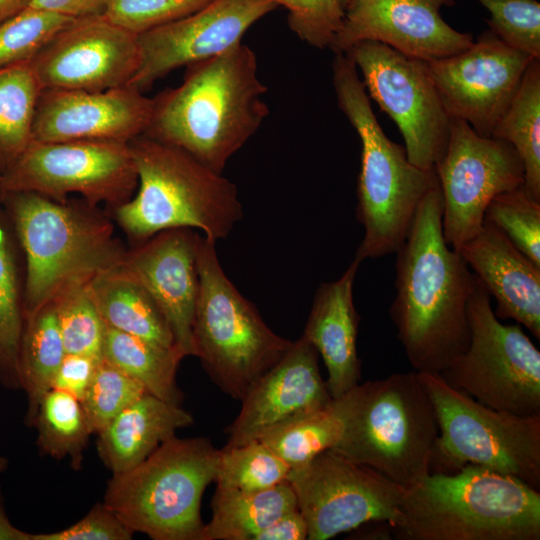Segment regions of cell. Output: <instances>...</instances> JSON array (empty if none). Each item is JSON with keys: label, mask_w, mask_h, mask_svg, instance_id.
<instances>
[{"label": "cell", "mask_w": 540, "mask_h": 540, "mask_svg": "<svg viewBox=\"0 0 540 540\" xmlns=\"http://www.w3.org/2000/svg\"><path fill=\"white\" fill-rule=\"evenodd\" d=\"M255 52L242 42L186 66L182 83L153 98L144 135L222 173L269 114Z\"/></svg>", "instance_id": "7a4b0ae2"}, {"label": "cell", "mask_w": 540, "mask_h": 540, "mask_svg": "<svg viewBox=\"0 0 540 540\" xmlns=\"http://www.w3.org/2000/svg\"><path fill=\"white\" fill-rule=\"evenodd\" d=\"M287 480L306 520L309 540H327L367 523L391 526L399 516L404 488L332 449L290 469Z\"/></svg>", "instance_id": "9a60e30c"}, {"label": "cell", "mask_w": 540, "mask_h": 540, "mask_svg": "<svg viewBox=\"0 0 540 540\" xmlns=\"http://www.w3.org/2000/svg\"><path fill=\"white\" fill-rule=\"evenodd\" d=\"M491 137L510 143L524 166L523 187L540 202V59H532Z\"/></svg>", "instance_id": "f546056e"}, {"label": "cell", "mask_w": 540, "mask_h": 540, "mask_svg": "<svg viewBox=\"0 0 540 540\" xmlns=\"http://www.w3.org/2000/svg\"><path fill=\"white\" fill-rule=\"evenodd\" d=\"M484 221L540 266V202L530 198L523 185L496 195L486 207Z\"/></svg>", "instance_id": "74e56055"}, {"label": "cell", "mask_w": 540, "mask_h": 540, "mask_svg": "<svg viewBox=\"0 0 540 540\" xmlns=\"http://www.w3.org/2000/svg\"><path fill=\"white\" fill-rule=\"evenodd\" d=\"M212 0H108L103 16L140 35L187 16Z\"/></svg>", "instance_id": "b9f144b4"}, {"label": "cell", "mask_w": 540, "mask_h": 540, "mask_svg": "<svg viewBox=\"0 0 540 540\" xmlns=\"http://www.w3.org/2000/svg\"><path fill=\"white\" fill-rule=\"evenodd\" d=\"M277 6L268 0H212L178 20L138 35L140 61L129 83L140 91L182 66L217 56Z\"/></svg>", "instance_id": "ac0fdd59"}, {"label": "cell", "mask_w": 540, "mask_h": 540, "mask_svg": "<svg viewBox=\"0 0 540 540\" xmlns=\"http://www.w3.org/2000/svg\"><path fill=\"white\" fill-rule=\"evenodd\" d=\"M437 182L419 204L396 257L390 317L416 372L440 374L467 347L475 276L445 240Z\"/></svg>", "instance_id": "6da1fadb"}, {"label": "cell", "mask_w": 540, "mask_h": 540, "mask_svg": "<svg viewBox=\"0 0 540 540\" xmlns=\"http://www.w3.org/2000/svg\"><path fill=\"white\" fill-rule=\"evenodd\" d=\"M138 35L103 15L74 19L29 62L42 90L104 91L129 85Z\"/></svg>", "instance_id": "e0dca14e"}, {"label": "cell", "mask_w": 540, "mask_h": 540, "mask_svg": "<svg viewBox=\"0 0 540 540\" xmlns=\"http://www.w3.org/2000/svg\"><path fill=\"white\" fill-rule=\"evenodd\" d=\"M1 196L26 257L25 318L71 284L122 263L126 252L99 214L33 192Z\"/></svg>", "instance_id": "52a82bcc"}, {"label": "cell", "mask_w": 540, "mask_h": 540, "mask_svg": "<svg viewBox=\"0 0 540 540\" xmlns=\"http://www.w3.org/2000/svg\"><path fill=\"white\" fill-rule=\"evenodd\" d=\"M318 352L302 336L248 390L240 412L227 427L225 448L258 440L269 429L294 417L328 407Z\"/></svg>", "instance_id": "7402d4cb"}, {"label": "cell", "mask_w": 540, "mask_h": 540, "mask_svg": "<svg viewBox=\"0 0 540 540\" xmlns=\"http://www.w3.org/2000/svg\"><path fill=\"white\" fill-rule=\"evenodd\" d=\"M32 533L16 527L8 517L0 488V540H32Z\"/></svg>", "instance_id": "7dc6e473"}, {"label": "cell", "mask_w": 540, "mask_h": 540, "mask_svg": "<svg viewBox=\"0 0 540 540\" xmlns=\"http://www.w3.org/2000/svg\"><path fill=\"white\" fill-rule=\"evenodd\" d=\"M88 286L107 326L166 348H177L162 311L121 264L94 276Z\"/></svg>", "instance_id": "484cf974"}, {"label": "cell", "mask_w": 540, "mask_h": 540, "mask_svg": "<svg viewBox=\"0 0 540 540\" xmlns=\"http://www.w3.org/2000/svg\"><path fill=\"white\" fill-rule=\"evenodd\" d=\"M193 421L180 405L146 392L97 433L98 456L112 474L126 471Z\"/></svg>", "instance_id": "d4e9b609"}, {"label": "cell", "mask_w": 540, "mask_h": 540, "mask_svg": "<svg viewBox=\"0 0 540 540\" xmlns=\"http://www.w3.org/2000/svg\"><path fill=\"white\" fill-rule=\"evenodd\" d=\"M434 169L443 201V235L455 250L480 232L496 195L524 184L523 163L510 143L481 136L453 117L446 150Z\"/></svg>", "instance_id": "5bb4252c"}, {"label": "cell", "mask_w": 540, "mask_h": 540, "mask_svg": "<svg viewBox=\"0 0 540 540\" xmlns=\"http://www.w3.org/2000/svg\"><path fill=\"white\" fill-rule=\"evenodd\" d=\"M454 5L455 0H348L328 48L344 54L359 42L376 41L423 61L458 54L474 43V37L442 17V8Z\"/></svg>", "instance_id": "d6986e66"}, {"label": "cell", "mask_w": 540, "mask_h": 540, "mask_svg": "<svg viewBox=\"0 0 540 540\" xmlns=\"http://www.w3.org/2000/svg\"><path fill=\"white\" fill-rule=\"evenodd\" d=\"M24 322L14 253L0 224V384L9 390L21 389L18 355Z\"/></svg>", "instance_id": "836d02e7"}, {"label": "cell", "mask_w": 540, "mask_h": 540, "mask_svg": "<svg viewBox=\"0 0 540 540\" xmlns=\"http://www.w3.org/2000/svg\"><path fill=\"white\" fill-rule=\"evenodd\" d=\"M88 283L71 284L51 302L66 353L101 360L106 323L93 301Z\"/></svg>", "instance_id": "e575fe53"}, {"label": "cell", "mask_w": 540, "mask_h": 540, "mask_svg": "<svg viewBox=\"0 0 540 540\" xmlns=\"http://www.w3.org/2000/svg\"><path fill=\"white\" fill-rule=\"evenodd\" d=\"M200 235L190 228L161 231L126 252L121 263L156 302L184 357L196 354L193 325L199 291Z\"/></svg>", "instance_id": "44dd1931"}, {"label": "cell", "mask_w": 540, "mask_h": 540, "mask_svg": "<svg viewBox=\"0 0 540 540\" xmlns=\"http://www.w3.org/2000/svg\"><path fill=\"white\" fill-rule=\"evenodd\" d=\"M360 263L354 258L341 277L317 288L301 335L322 357L328 373L325 382L333 399L346 394L361 379L357 353L360 316L353 300Z\"/></svg>", "instance_id": "cb8c5ba5"}, {"label": "cell", "mask_w": 540, "mask_h": 540, "mask_svg": "<svg viewBox=\"0 0 540 540\" xmlns=\"http://www.w3.org/2000/svg\"><path fill=\"white\" fill-rule=\"evenodd\" d=\"M153 99L132 86L104 91L42 90L32 141L130 142L150 124Z\"/></svg>", "instance_id": "ffe728a7"}, {"label": "cell", "mask_w": 540, "mask_h": 540, "mask_svg": "<svg viewBox=\"0 0 540 540\" xmlns=\"http://www.w3.org/2000/svg\"><path fill=\"white\" fill-rule=\"evenodd\" d=\"M346 54L365 90L397 125L409 161L434 169L450 135V117L427 71L426 62L376 41H362Z\"/></svg>", "instance_id": "4fadbf2b"}, {"label": "cell", "mask_w": 540, "mask_h": 540, "mask_svg": "<svg viewBox=\"0 0 540 540\" xmlns=\"http://www.w3.org/2000/svg\"><path fill=\"white\" fill-rule=\"evenodd\" d=\"M332 73L338 106L361 142L356 217L364 236L354 258L362 262L400 248L420 202L438 179L435 169L412 164L405 147L386 136L360 74L346 54L335 55Z\"/></svg>", "instance_id": "277c9868"}, {"label": "cell", "mask_w": 540, "mask_h": 540, "mask_svg": "<svg viewBox=\"0 0 540 540\" xmlns=\"http://www.w3.org/2000/svg\"><path fill=\"white\" fill-rule=\"evenodd\" d=\"M489 13V30L510 48L540 59V2L475 0Z\"/></svg>", "instance_id": "ab89813d"}, {"label": "cell", "mask_w": 540, "mask_h": 540, "mask_svg": "<svg viewBox=\"0 0 540 540\" xmlns=\"http://www.w3.org/2000/svg\"><path fill=\"white\" fill-rule=\"evenodd\" d=\"M212 517L204 524L201 540H254L282 515L298 509L292 485L286 479L260 491L216 487Z\"/></svg>", "instance_id": "4316f807"}, {"label": "cell", "mask_w": 540, "mask_h": 540, "mask_svg": "<svg viewBox=\"0 0 540 540\" xmlns=\"http://www.w3.org/2000/svg\"><path fill=\"white\" fill-rule=\"evenodd\" d=\"M215 244L200 235L195 356L224 393L241 401L288 352L293 341L272 331L255 305L239 292L224 272Z\"/></svg>", "instance_id": "9c48e42d"}, {"label": "cell", "mask_w": 540, "mask_h": 540, "mask_svg": "<svg viewBox=\"0 0 540 540\" xmlns=\"http://www.w3.org/2000/svg\"><path fill=\"white\" fill-rule=\"evenodd\" d=\"M108 0H31L28 7L78 19L102 15Z\"/></svg>", "instance_id": "f6af8a7d"}, {"label": "cell", "mask_w": 540, "mask_h": 540, "mask_svg": "<svg viewBox=\"0 0 540 540\" xmlns=\"http://www.w3.org/2000/svg\"><path fill=\"white\" fill-rule=\"evenodd\" d=\"M99 361L86 355L66 353L55 374L52 388L64 391L81 401Z\"/></svg>", "instance_id": "ee69618b"}, {"label": "cell", "mask_w": 540, "mask_h": 540, "mask_svg": "<svg viewBox=\"0 0 540 540\" xmlns=\"http://www.w3.org/2000/svg\"><path fill=\"white\" fill-rule=\"evenodd\" d=\"M219 458L208 438L175 435L135 467L112 474L103 503L134 533L201 540V499L215 481Z\"/></svg>", "instance_id": "ba28073f"}, {"label": "cell", "mask_w": 540, "mask_h": 540, "mask_svg": "<svg viewBox=\"0 0 540 540\" xmlns=\"http://www.w3.org/2000/svg\"><path fill=\"white\" fill-rule=\"evenodd\" d=\"M490 298L475 276L467 308L468 345L440 375L490 408L540 415V352L520 325L497 318Z\"/></svg>", "instance_id": "8fae6325"}, {"label": "cell", "mask_w": 540, "mask_h": 540, "mask_svg": "<svg viewBox=\"0 0 540 540\" xmlns=\"http://www.w3.org/2000/svg\"><path fill=\"white\" fill-rule=\"evenodd\" d=\"M532 59L488 29L465 51L425 62L449 117L491 137Z\"/></svg>", "instance_id": "2e32d148"}, {"label": "cell", "mask_w": 540, "mask_h": 540, "mask_svg": "<svg viewBox=\"0 0 540 540\" xmlns=\"http://www.w3.org/2000/svg\"><path fill=\"white\" fill-rule=\"evenodd\" d=\"M66 355L52 302L25 318L18 355L21 389L27 396L25 422L32 426L38 405L52 389L55 374Z\"/></svg>", "instance_id": "f1b7e54d"}, {"label": "cell", "mask_w": 540, "mask_h": 540, "mask_svg": "<svg viewBox=\"0 0 540 540\" xmlns=\"http://www.w3.org/2000/svg\"><path fill=\"white\" fill-rule=\"evenodd\" d=\"M31 0H0V23L26 9Z\"/></svg>", "instance_id": "c3c4849f"}, {"label": "cell", "mask_w": 540, "mask_h": 540, "mask_svg": "<svg viewBox=\"0 0 540 540\" xmlns=\"http://www.w3.org/2000/svg\"><path fill=\"white\" fill-rule=\"evenodd\" d=\"M137 183L129 142L32 141L0 175V193L33 192L60 202L79 194L90 205L117 207L131 198Z\"/></svg>", "instance_id": "7c38bea8"}, {"label": "cell", "mask_w": 540, "mask_h": 540, "mask_svg": "<svg viewBox=\"0 0 540 540\" xmlns=\"http://www.w3.org/2000/svg\"><path fill=\"white\" fill-rule=\"evenodd\" d=\"M333 406L343 428L332 450L404 489L431 472L438 425L416 371L359 383Z\"/></svg>", "instance_id": "5b68a950"}, {"label": "cell", "mask_w": 540, "mask_h": 540, "mask_svg": "<svg viewBox=\"0 0 540 540\" xmlns=\"http://www.w3.org/2000/svg\"><path fill=\"white\" fill-rule=\"evenodd\" d=\"M144 393L139 382L101 359L81 400L92 433H99Z\"/></svg>", "instance_id": "f35d334b"}, {"label": "cell", "mask_w": 540, "mask_h": 540, "mask_svg": "<svg viewBox=\"0 0 540 540\" xmlns=\"http://www.w3.org/2000/svg\"><path fill=\"white\" fill-rule=\"evenodd\" d=\"M9 466V461L6 457L0 455V474L5 472Z\"/></svg>", "instance_id": "681fc988"}, {"label": "cell", "mask_w": 540, "mask_h": 540, "mask_svg": "<svg viewBox=\"0 0 540 540\" xmlns=\"http://www.w3.org/2000/svg\"><path fill=\"white\" fill-rule=\"evenodd\" d=\"M32 426L37 430V446L55 459H70L79 469L92 433L81 401L57 389L41 399Z\"/></svg>", "instance_id": "1f68e13d"}, {"label": "cell", "mask_w": 540, "mask_h": 540, "mask_svg": "<svg viewBox=\"0 0 540 540\" xmlns=\"http://www.w3.org/2000/svg\"><path fill=\"white\" fill-rule=\"evenodd\" d=\"M308 526L299 509L292 510L260 531L254 540H305Z\"/></svg>", "instance_id": "bcb514c9"}, {"label": "cell", "mask_w": 540, "mask_h": 540, "mask_svg": "<svg viewBox=\"0 0 540 540\" xmlns=\"http://www.w3.org/2000/svg\"><path fill=\"white\" fill-rule=\"evenodd\" d=\"M456 251L495 299L497 318L513 319L539 339L540 266L486 221L480 232Z\"/></svg>", "instance_id": "603a6c76"}, {"label": "cell", "mask_w": 540, "mask_h": 540, "mask_svg": "<svg viewBox=\"0 0 540 540\" xmlns=\"http://www.w3.org/2000/svg\"><path fill=\"white\" fill-rule=\"evenodd\" d=\"M134 532L103 502L73 525L50 533H37L32 540H130Z\"/></svg>", "instance_id": "7bdbcfd3"}, {"label": "cell", "mask_w": 540, "mask_h": 540, "mask_svg": "<svg viewBox=\"0 0 540 540\" xmlns=\"http://www.w3.org/2000/svg\"><path fill=\"white\" fill-rule=\"evenodd\" d=\"M184 355L106 325L102 359L139 382L146 392L173 404H181L176 373Z\"/></svg>", "instance_id": "83f0119b"}, {"label": "cell", "mask_w": 540, "mask_h": 540, "mask_svg": "<svg viewBox=\"0 0 540 540\" xmlns=\"http://www.w3.org/2000/svg\"><path fill=\"white\" fill-rule=\"evenodd\" d=\"M74 19L27 7L0 23V69L30 62Z\"/></svg>", "instance_id": "8d00e7d4"}, {"label": "cell", "mask_w": 540, "mask_h": 540, "mask_svg": "<svg viewBox=\"0 0 540 540\" xmlns=\"http://www.w3.org/2000/svg\"><path fill=\"white\" fill-rule=\"evenodd\" d=\"M417 373L438 425L431 472L476 465L540 489V415L524 417L490 408L440 374Z\"/></svg>", "instance_id": "30bf717a"}, {"label": "cell", "mask_w": 540, "mask_h": 540, "mask_svg": "<svg viewBox=\"0 0 540 540\" xmlns=\"http://www.w3.org/2000/svg\"><path fill=\"white\" fill-rule=\"evenodd\" d=\"M342 428L332 400L326 408L294 417L269 429L258 440L290 469H295L333 448L341 437Z\"/></svg>", "instance_id": "d6a6232c"}, {"label": "cell", "mask_w": 540, "mask_h": 540, "mask_svg": "<svg viewBox=\"0 0 540 540\" xmlns=\"http://www.w3.org/2000/svg\"><path fill=\"white\" fill-rule=\"evenodd\" d=\"M288 11V25L308 45L328 48L345 17L348 0H268Z\"/></svg>", "instance_id": "60d3db41"}, {"label": "cell", "mask_w": 540, "mask_h": 540, "mask_svg": "<svg viewBox=\"0 0 540 540\" xmlns=\"http://www.w3.org/2000/svg\"><path fill=\"white\" fill-rule=\"evenodd\" d=\"M290 467L259 440L220 449L215 482L224 489L254 492L287 479Z\"/></svg>", "instance_id": "d590c367"}, {"label": "cell", "mask_w": 540, "mask_h": 540, "mask_svg": "<svg viewBox=\"0 0 540 540\" xmlns=\"http://www.w3.org/2000/svg\"><path fill=\"white\" fill-rule=\"evenodd\" d=\"M137 171L133 198L116 207L123 229L142 242L173 228L226 238L243 217L234 183L185 151L141 135L129 142Z\"/></svg>", "instance_id": "8992f818"}, {"label": "cell", "mask_w": 540, "mask_h": 540, "mask_svg": "<svg viewBox=\"0 0 540 540\" xmlns=\"http://www.w3.org/2000/svg\"><path fill=\"white\" fill-rule=\"evenodd\" d=\"M390 530L400 540H539L540 492L476 465L430 472L404 489Z\"/></svg>", "instance_id": "3957f363"}, {"label": "cell", "mask_w": 540, "mask_h": 540, "mask_svg": "<svg viewBox=\"0 0 540 540\" xmlns=\"http://www.w3.org/2000/svg\"><path fill=\"white\" fill-rule=\"evenodd\" d=\"M41 91L29 62L0 69V175L32 142Z\"/></svg>", "instance_id": "4dcf8cb0"}]
</instances>
